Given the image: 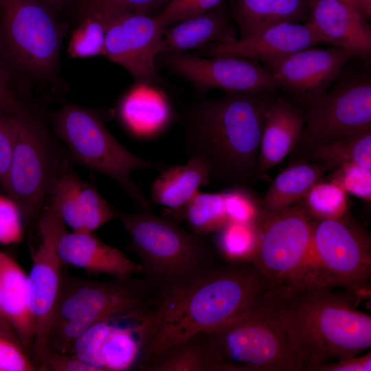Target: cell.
Listing matches in <instances>:
<instances>
[{
    "instance_id": "obj_1",
    "label": "cell",
    "mask_w": 371,
    "mask_h": 371,
    "mask_svg": "<svg viewBox=\"0 0 371 371\" xmlns=\"http://www.w3.org/2000/svg\"><path fill=\"white\" fill-rule=\"evenodd\" d=\"M272 293L249 262H229L168 295L155 298L153 330L137 366L197 334L216 330Z\"/></svg>"
},
{
    "instance_id": "obj_2",
    "label": "cell",
    "mask_w": 371,
    "mask_h": 371,
    "mask_svg": "<svg viewBox=\"0 0 371 371\" xmlns=\"http://www.w3.org/2000/svg\"><path fill=\"white\" fill-rule=\"evenodd\" d=\"M307 283L275 294L277 313L298 371L359 355L371 346L370 315L357 296Z\"/></svg>"
},
{
    "instance_id": "obj_3",
    "label": "cell",
    "mask_w": 371,
    "mask_h": 371,
    "mask_svg": "<svg viewBox=\"0 0 371 371\" xmlns=\"http://www.w3.org/2000/svg\"><path fill=\"white\" fill-rule=\"evenodd\" d=\"M276 91L230 93L194 105L185 117L184 148L208 166L211 181H255L266 111Z\"/></svg>"
},
{
    "instance_id": "obj_4",
    "label": "cell",
    "mask_w": 371,
    "mask_h": 371,
    "mask_svg": "<svg viewBox=\"0 0 371 371\" xmlns=\"http://www.w3.org/2000/svg\"><path fill=\"white\" fill-rule=\"evenodd\" d=\"M130 236L129 249L139 260L141 273L155 298L164 297L212 272L218 264L205 236L188 232L177 221L151 210L127 214L116 208Z\"/></svg>"
},
{
    "instance_id": "obj_5",
    "label": "cell",
    "mask_w": 371,
    "mask_h": 371,
    "mask_svg": "<svg viewBox=\"0 0 371 371\" xmlns=\"http://www.w3.org/2000/svg\"><path fill=\"white\" fill-rule=\"evenodd\" d=\"M203 333L212 371H298L273 293L227 325Z\"/></svg>"
},
{
    "instance_id": "obj_6",
    "label": "cell",
    "mask_w": 371,
    "mask_h": 371,
    "mask_svg": "<svg viewBox=\"0 0 371 371\" xmlns=\"http://www.w3.org/2000/svg\"><path fill=\"white\" fill-rule=\"evenodd\" d=\"M52 122L74 162L115 181L139 210H151L153 204L133 181L131 173L139 169L161 172L167 165L127 150L112 135L100 115L89 108L65 104L52 114Z\"/></svg>"
},
{
    "instance_id": "obj_7",
    "label": "cell",
    "mask_w": 371,
    "mask_h": 371,
    "mask_svg": "<svg viewBox=\"0 0 371 371\" xmlns=\"http://www.w3.org/2000/svg\"><path fill=\"white\" fill-rule=\"evenodd\" d=\"M67 31L41 0H0V58L19 74L52 80Z\"/></svg>"
},
{
    "instance_id": "obj_8",
    "label": "cell",
    "mask_w": 371,
    "mask_h": 371,
    "mask_svg": "<svg viewBox=\"0 0 371 371\" xmlns=\"http://www.w3.org/2000/svg\"><path fill=\"white\" fill-rule=\"evenodd\" d=\"M315 223L300 202L276 212L262 210L250 262L273 293L308 282Z\"/></svg>"
},
{
    "instance_id": "obj_9",
    "label": "cell",
    "mask_w": 371,
    "mask_h": 371,
    "mask_svg": "<svg viewBox=\"0 0 371 371\" xmlns=\"http://www.w3.org/2000/svg\"><path fill=\"white\" fill-rule=\"evenodd\" d=\"M13 135L11 160L2 188L30 222H37L47 205L63 160L60 148L35 113L9 116Z\"/></svg>"
},
{
    "instance_id": "obj_10",
    "label": "cell",
    "mask_w": 371,
    "mask_h": 371,
    "mask_svg": "<svg viewBox=\"0 0 371 371\" xmlns=\"http://www.w3.org/2000/svg\"><path fill=\"white\" fill-rule=\"evenodd\" d=\"M371 240L347 213L315 223L308 283L343 287L357 297L370 292Z\"/></svg>"
},
{
    "instance_id": "obj_11",
    "label": "cell",
    "mask_w": 371,
    "mask_h": 371,
    "mask_svg": "<svg viewBox=\"0 0 371 371\" xmlns=\"http://www.w3.org/2000/svg\"><path fill=\"white\" fill-rule=\"evenodd\" d=\"M155 302V297L144 279L126 276L98 281L63 272L51 323L78 319L89 328L113 316L148 314L153 310Z\"/></svg>"
},
{
    "instance_id": "obj_12",
    "label": "cell",
    "mask_w": 371,
    "mask_h": 371,
    "mask_svg": "<svg viewBox=\"0 0 371 371\" xmlns=\"http://www.w3.org/2000/svg\"><path fill=\"white\" fill-rule=\"evenodd\" d=\"M371 130V81L367 76L339 80L305 106L297 154L316 145Z\"/></svg>"
},
{
    "instance_id": "obj_13",
    "label": "cell",
    "mask_w": 371,
    "mask_h": 371,
    "mask_svg": "<svg viewBox=\"0 0 371 371\" xmlns=\"http://www.w3.org/2000/svg\"><path fill=\"white\" fill-rule=\"evenodd\" d=\"M41 241L32 254V265L27 276L28 306L35 326L30 357L34 366L43 359L49 327L60 293L63 270L56 248L66 228L59 215L47 205L38 222Z\"/></svg>"
},
{
    "instance_id": "obj_14",
    "label": "cell",
    "mask_w": 371,
    "mask_h": 371,
    "mask_svg": "<svg viewBox=\"0 0 371 371\" xmlns=\"http://www.w3.org/2000/svg\"><path fill=\"white\" fill-rule=\"evenodd\" d=\"M100 15L106 24L104 56L126 69L138 84L160 82L157 58L165 52L166 28L155 16L127 11Z\"/></svg>"
},
{
    "instance_id": "obj_15",
    "label": "cell",
    "mask_w": 371,
    "mask_h": 371,
    "mask_svg": "<svg viewBox=\"0 0 371 371\" xmlns=\"http://www.w3.org/2000/svg\"><path fill=\"white\" fill-rule=\"evenodd\" d=\"M151 312L113 316L93 324L76 339L72 353L97 371L135 368L152 331Z\"/></svg>"
},
{
    "instance_id": "obj_16",
    "label": "cell",
    "mask_w": 371,
    "mask_h": 371,
    "mask_svg": "<svg viewBox=\"0 0 371 371\" xmlns=\"http://www.w3.org/2000/svg\"><path fill=\"white\" fill-rule=\"evenodd\" d=\"M190 82L197 91L221 89L230 93L273 92L280 87L258 62L234 56L208 57L188 53L164 52L157 60Z\"/></svg>"
},
{
    "instance_id": "obj_17",
    "label": "cell",
    "mask_w": 371,
    "mask_h": 371,
    "mask_svg": "<svg viewBox=\"0 0 371 371\" xmlns=\"http://www.w3.org/2000/svg\"><path fill=\"white\" fill-rule=\"evenodd\" d=\"M353 57L347 49L333 45L301 49L264 63L280 87L304 107L332 85L347 61Z\"/></svg>"
},
{
    "instance_id": "obj_18",
    "label": "cell",
    "mask_w": 371,
    "mask_h": 371,
    "mask_svg": "<svg viewBox=\"0 0 371 371\" xmlns=\"http://www.w3.org/2000/svg\"><path fill=\"white\" fill-rule=\"evenodd\" d=\"M49 205L73 232L93 233L115 219L116 208L81 179L63 159L49 196Z\"/></svg>"
},
{
    "instance_id": "obj_19",
    "label": "cell",
    "mask_w": 371,
    "mask_h": 371,
    "mask_svg": "<svg viewBox=\"0 0 371 371\" xmlns=\"http://www.w3.org/2000/svg\"><path fill=\"white\" fill-rule=\"evenodd\" d=\"M320 43H325L324 41L307 22L285 21L233 43L208 44L199 48V54L206 57H239L265 63Z\"/></svg>"
},
{
    "instance_id": "obj_20",
    "label": "cell",
    "mask_w": 371,
    "mask_h": 371,
    "mask_svg": "<svg viewBox=\"0 0 371 371\" xmlns=\"http://www.w3.org/2000/svg\"><path fill=\"white\" fill-rule=\"evenodd\" d=\"M307 23L325 43L341 47L353 56L371 52V30L357 10L339 0H309Z\"/></svg>"
},
{
    "instance_id": "obj_21",
    "label": "cell",
    "mask_w": 371,
    "mask_h": 371,
    "mask_svg": "<svg viewBox=\"0 0 371 371\" xmlns=\"http://www.w3.org/2000/svg\"><path fill=\"white\" fill-rule=\"evenodd\" d=\"M300 105L276 96L268 106L254 181L264 179L274 166L295 149L305 122V109H302Z\"/></svg>"
},
{
    "instance_id": "obj_22",
    "label": "cell",
    "mask_w": 371,
    "mask_h": 371,
    "mask_svg": "<svg viewBox=\"0 0 371 371\" xmlns=\"http://www.w3.org/2000/svg\"><path fill=\"white\" fill-rule=\"evenodd\" d=\"M63 263L75 266L92 273H104L113 278L141 273L139 262L129 259L120 249L106 244L93 233L60 234L56 245Z\"/></svg>"
},
{
    "instance_id": "obj_23",
    "label": "cell",
    "mask_w": 371,
    "mask_h": 371,
    "mask_svg": "<svg viewBox=\"0 0 371 371\" xmlns=\"http://www.w3.org/2000/svg\"><path fill=\"white\" fill-rule=\"evenodd\" d=\"M117 105V117L132 136L149 139L161 135L171 123L172 109L164 95L146 85L138 84Z\"/></svg>"
},
{
    "instance_id": "obj_24",
    "label": "cell",
    "mask_w": 371,
    "mask_h": 371,
    "mask_svg": "<svg viewBox=\"0 0 371 371\" xmlns=\"http://www.w3.org/2000/svg\"><path fill=\"white\" fill-rule=\"evenodd\" d=\"M211 181L207 164L198 157H189L183 165L168 166L151 186L153 204L161 205L164 216L181 210L199 191Z\"/></svg>"
},
{
    "instance_id": "obj_25",
    "label": "cell",
    "mask_w": 371,
    "mask_h": 371,
    "mask_svg": "<svg viewBox=\"0 0 371 371\" xmlns=\"http://www.w3.org/2000/svg\"><path fill=\"white\" fill-rule=\"evenodd\" d=\"M219 5L203 14L166 27L164 34V52H187L210 43H229L237 41L236 28Z\"/></svg>"
},
{
    "instance_id": "obj_26",
    "label": "cell",
    "mask_w": 371,
    "mask_h": 371,
    "mask_svg": "<svg viewBox=\"0 0 371 371\" xmlns=\"http://www.w3.org/2000/svg\"><path fill=\"white\" fill-rule=\"evenodd\" d=\"M0 287L5 314L30 356L35 326L28 306L27 275L12 257L1 250Z\"/></svg>"
},
{
    "instance_id": "obj_27",
    "label": "cell",
    "mask_w": 371,
    "mask_h": 371,
    "mask_svg": "<svg viewBox=\"0 0 371 371\" xmlns=\"http://www.w3.org/2000/svg\"><path fill=\"white\" fill-rule=\"evenodd\" d=\"M309 0H235L232 18L237 24L239 39L285 21H308Z\"/></svg>"
},
{
    "instance_id": "obj_28",
    "label": "cell",
    "mask_w": 371,
    "mask_h": 371,
    "mask_svg": "<svg viewBox=\"0 0 371 371\" xmlns=\"http://www.w3.org/2000/svg\"><path fill=\"white\" fill-rule=\"evenodd\" d=\"M330 170H333L324 164L297 159L272 181L261 202L262 210L276 212L297 203Z\"/></svg>"
},
{
    "instance_id": "obj_29",
    "label": "cell",
    "mask_w": 371,
    "mask_h": 371,
    "mask_svg": "<svg viewBox=\"0 0 371 371\" xmlns=\"http://www.w3.org/2000/svg\"><path fill=\"white\" fill-rule=\"evenodd\" d=\"M297 158L324 164L333 170L348 164L371 169V130L316 145L299 153Z\"/></svg>"
},
{
    "instance_id": "obj_30",
    "label": "cell",
    "mask_w": 371,
    "mask_h": 371,
    "mask_svg": "<svg viewBox=\"0 0 371 371\" xmlns=\"http://www.w3.org/2000/svg\"><path fill=\"white\" fill-rule=\"evenodd\" d=\"M145 371H212V363L203 333L172 345L144 363Z\"/></svg>"
},
{
    "instance_id": "obj_31",
    "label": "cell",
    "mask_w": 371,
    "mask_h": 371,
    "mask_svg": "<svg viewBox=\"0 0 371 371\" xmlns=\"http://www.w3.org/2000/svg\"><path fill=\"white\" fill-rule=\"evenodd\" d=\"M168 217L186 220L193 232L202 236L216 232L228 222L224 192L199 191L181 210Z\"/></svg>"
},
{
    "instance_id": "obj_32",
    "label": "cell",
    "mask_w": 371,
    "mask_h": 371,
    "mask_svg": "<svg viewBox=\"0 0 371 371\" xmlns=\"http://www.w3.org/2000/svg\"><path fill=\"white\" fill-rule=\"evenodd\" d=\"M347 194L337 182L319 180L300 202L306 212L317 221L337 219L348 213Z\"/></svg>"
},
{
    "instance_id": "obj_33",
    "label": "cell",
    "mask_w": 371,
    "mask_h": 371,
    "mask_svg": "<svg viewBox=\"0 0 371 371\" xmlns=\"http://www.w3.org/2000/svg\"><path fill=\"white\" fill-rule=\"evenodd\" d=\"M256 243V223L228 221L216 232V247L229 262H250Z\"/></svg>"
},
{
    "instance_id": "obj_34",
    "label": "cell",
    "mask_w": 371,
    "mask_h": 371,
    "mask_svg": "<svg viewBox=\"0 0 371 371\" xmlns=\"http://www.w3.org/2000/svg\"><path fill=\"white\" fill-rule=\"evenodd\" d=\"M106 24L97 14L82 16L73 30L67 52L73 58H86L103 55L105 52Z\"/></svg>"
},
{
    "instance_id": "obj_35",
    "label": "cell",
    "mask_w": 371,
    "mask_h": 371,
    "mask_svg": "<svg viewBox=\"0 0 371 371\" xmlns=\"http://www.w3.org/2000/svg\"><path fill=\"white\" fill-rule=\"evenodd\" d=\"M169 1L76 0V4L82 16L92 14H104L119 11H127L152 16V12L156 11L157 8H161L162 10Z\"/></svg>"
},
{
    "instance_id": "obj_36",
    "label": "cell",
    "mask_w": 371,
    "mask_h": 371,
    "mask_svg": "<svg viewBox=\"0 0 371 371\" xmlns=\"http://www.w3.org/2000/svg\"><path fill=\"white\" fill-rule=\"evenodd\" d=\"M228 221L255 223L262 212L261 202L243 186L223 191Z\"/></svg>"
},
{
    "instance_id": "obj_37",
    "label": "cell",
    "mask_w": 371,
    "mask_h": 371,
    "mask_svg": "<svg viewBox=\"0 0 371 371\" xmlns=\"http://www.w3.org/2000/svg\"><path fill=\"white\" fill-rule=\"evenodd\" d=\"M222 0H170L155 16L166 28L181 21L203 14L219 5Z\"/></svg>"
},
{
    "instance_id": "obj_38",
    "label": "cell",
    "mask_w": 371,
    "mask_h": 371,
    "mask_svg": "<svg viewBox=\"0 0 371 371\" xmlns=\"http://www.w3.org/2000/svg\"><path fill=\"white\" fill-rule=\"evenodd\" d=\"M331 180L339 183L347 193L363 200H371V169L348 164L334 170Z\"/></svg>"
},
{
    "instance_id": "obj_39",
    "label": "cell",
    "mask_w": 371,
    "mask_h": 371,
    "mask_svg": "<svg viewBox=\"0 0 371 371\" xmlns=\"http://www.w3.org/2000/svg\"><path fill=\"white\" fill-rule=\"evenodd\" d=\"M23 214L10 197L0 195V243L10 245L23 239Z\"/></svg>"
},
{
    "instance_id": "obj_40",
    "label": "cell",
    "mask_w": 371,
    "mask_h": 371,
    "mask_svg": "<svg viewBox=\"0 0 371 371\" xmlns=\"http://www.w3.org/2000/svg\"><path fill=\"white\" fill-rule=\"evenodd\" d=\"M36 368L22 346L0 335V371H35Z\"/></svg>"
},
{
    "instance_id": "obj_41",
    "label": "cell",
    "mask_w": 371,
    "mask_h": 371,
    "mask_svg": "<svg viewBox=\"0 0 371 371\" xmlns=\"http://www.w3.org/2000/svg\"><path fill=\"white\" fill-rule=\"evenodd\" d=\"M40 371H97L74 353L47 352L36 366Z\"/></svg>"
},
{
    "instance_id": "obj_42",
    "label": "cell",
    "mask_w": 371,
    "mask_h": 371,
    "mask_svg": "<svg viewBox=\"0 0 371 371\" xmlns=\"http://www.w3.org/2000/svg\"><path fill=\"white\" fill-rule=\"evenodd\" d=\"M10 77L0 65V110L9 116L23 117L31 112L10 88Z\"/></svg>"
},
{
    "instance_id": "obj_43",
    "label": "cell",
    "mask_w": 371,
    "mask_h": 371,
    "mask_svg": "<svg viewBox=\"0 0 371 371\" xmlns=\"http://www.w3.org/2000/svg\"><path fill=\"white\" fill-rule=\"evenodd\" d=\"M13 149V135L9 115L0 110V185L5 181Z\"/></svg>"
},
{
    "instance_id": "obj_44",
    "label": "cell",
    "mask_w": 371,
    "mask_h": 371,
    "mask_svg": "<svg viewBox=\"0 0 371 371\" xmlns=\"http://www.w3.org/2000/svg\"><path fill=\"white\" fill-rule=\"evenodd\" d=\"M370 352L348 357L315 367L312 371H370Z\"/></svg>"
},
{
    "instance_id": "obj_45",
    "label": "cell",
    "mask_w": 371,
    "mask_h": 371,
    "mask_svg": "<svg viewBox=\"0 0 371 371\" xmlns=\"http://www.w3.org/2000/svg\"><path fill=\"white\" fill-rule=\"evenodd\" d=\"M0 335L16 342L22 346L21 343L12 326L8 319L2 304L1 291L0 287ZM23 347V346H22Z\"/></svg>"
},
{
    "instance_id": "obj_46",
    "label": "cell",
    "mask_w": 371,
    "mask_h": 371,
    "mask_svg": "<svg viewBox=\"0 0 371 371\" xmlns=\"http://www.w3.org/2000/svg\"><path fill=\"white\" fill-rule=\"evenodd\" d=\"M359 10L363 17L368 20L371 18V0H357Z\"/></svg>"
},
{
    "instance_id": "obj_47",
    "label": "cell",
    "mask_w": 371,
    "mask_h": 371,
    "mask_svg": "<svg viewBox=\"0 0 371 371\" xmlns=\"http://www.w3.org/2000/svg\"><path fill=\"white\" fill-rule=\"evenodd\" d=\"M52 10L54 11L59 8L66 0H41Z\"/></svg>"
},
{
    "instance_id": "obj_48",
    "label": "cell",
    "mask_w": 371,
    "mask_h": 371,
    "mask_svg": "<svg viewBox=\"0 0 371 371\" xmlns=\"http://www.w3.org/2000/svg\"><path fill=\"white\" fill-rule=\"evenodd\" d=\"M339 1L347 4L348 5L350 6L351 8H354L355 10H357L359 12L361 13L357 0H339Z\"/></svg>"
}]
</instances>
